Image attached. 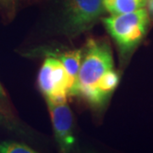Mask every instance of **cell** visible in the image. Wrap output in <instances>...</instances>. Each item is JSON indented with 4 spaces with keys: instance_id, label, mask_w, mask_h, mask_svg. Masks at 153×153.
Instances as JSON below:
<instances>
[{
    "instance_id": "obj_1",
    "label": "cell",
    "mask_w": 153,
    "mask_h": 153,
    "mask_svg": "<svg viewBox=\"0 0 153 153\" xmlns=\"http://www.w3.org/2000/svg\"><path fill=\"white\" fill-rule=\"evenodd\" d=\"M82 60L73 94H80L92 105H100L97 86L102 76L113 69L110 44L105 40L88 39L82 50Z\"/></svg>"
},
{
    "instance_id": "obj_2",
    "label": "cell",
    "mask_w": 153,
    "mask_h": 153,
    "mask_svg": "<svg viewBox=\"0 0 153 153\" xmlns=\"http://www.w3.org/2000/svg\"><path fill=\"white\" fill-rule=\"evenodd\" d=\"M105 27L123 55L128 54L141 42L149 25V12L141 8L133 12L103 18Z\"/></svg>"
},
{
    "instance_id": "obj_3",
    "label": "cell",
    "mask_w": 153,
    "mask_h": 153,
    "mask_svg": "<svg viewBox=\"0 0 153 153\" xmlns=\"http://www.w3.org/2000/svg\"><path fill=\"white\" fill-rule=\"evenodd\" d=\"M102 0H66L61 29L69 38L88 31L104 13Z\"/></svg>"
},
{
    "instance_id": "obj_4",
    "label": "cell",
    "mask_w": 153,
    "mask_h": 153,
    "mask_svg": "<svg viewBox=\"0 0 153 153\" xmlns=\"http://www.w3.org/2000/svg\"><path fill=\"white\" fill-rule=\"evenodd\" d=\"M38 87L45 99H66L73 94L76 82L68 75L59 59L51 55L41 66L38 76Z\"/></svg>"
},
{
    "instance_id": "obj_5",
    "label": "cell",
    "mask_w": 153,
    "mask_h": 153,
    "mask_svg": "<svg viewBox=\"0 0 153 153\" xmlns=\"http://www.w3.org/2000/svg\"><path fill=\"white\" fill-rule=\"evenodd\" d=\"M55 140L61 152H68L75 144L73 117L66 99H46Z\"/></svg>"
},
{
    "instance_id": "obj_6",
    "label": "cell",
    "mask_w": 153,
    "mask_h": 153,
    "mask_svg": "<svg viewBox=\"0 0 153 153\" xmlns=\"http://www.w3.org/2000/svg\"><path fill=\"white\" fill-rule=\"evenodd\" d=\"M102 4L111 15H120L144 8L146 0H102Z\"/></svg>"
},
{
    "instance_id": "obj_7",
    "label": "cell",
    "mask_w": 153,
    "mask_h": 153,
    "mask_svg": "<svg viewBox=\"0 0 153 153\" xmlns=\"http://www.w3.org/2000/svg\"><path fill=\"white\" fill-rule=\"evenodd\" d=\"M82 50L74 49L68 50L63 53L52 54L53 56L61 61L64 67L66 68L68 75L76 82V78L78 75V71L80 69L81 60H82Z\"/></svg>"
},
{
    "instance_id": "obj_8",
    "label": "cell",
    "mask_w": 153,
    "mask_h": 153,
    "mask_svg": "<svg viewBox=\"0 0 153 153\" xmlns=\"http://www.w3.org/2000/svg\"><path fill=\"white\" fill-rule=\"evenodd\" d=\"M36 152L27 145L16 141L0 143V153H35Z\"/></svg>"
},
{
    "instance_id": "obj_9",
    "label": "cell",
    "mask_w": 153,
    "mask_h": 153,
    "mask_svg": "<svg viewBox=\"0 0 153 153\" xmlns=\"http://www.w3.org/2000/svg\"><path fill=\"white\" fill-rule=\"evenodd\" d=\"M0 124L10 130L19 131L18 125L13 116L2 107H0Z\"/></svg>"
},
{
    "instance_id": "obj_10",
    "label": "cell",
    "mask_w": 153,
    "mask_h": 153,
    "mask_svg": "<svg viewBox=\"0 0 153 153\" xmlns=\"http://www.w3.org/2000/svg\"><path fill=\"white\" fill-rule=\"evenodd\" d=\"M148 8V12H150L153 16V0H146V4Z\"/></svg>"
},
{
    "instance_id": "obj_11",
    "label": "cell",
    "mask_w": 153,
    "mask_h": 153,
    "mask_svg": "<svg viewBox=\"0 0 153 153\" xmlns=\"http://www.w3.org/2000/svg\"><path fill=\"white\" fill-rule=\"evenodd\" d=\"M6 96H7V94H6L5 91H4V88H3V86L0 83V100H3V99L6 98Z\"/></svg>"
},
{
    "instance_id": "obj_12",
    "label": "cell",
    "mask_w": 153,
    "mask_h": 153,
    "mask_svg": "<svg viewBox=\"0 0 153 153\" xmlns=\"http://www.w3.org/2000/svg\"><path fill=\"white\" fill-rule=\"evenodd\" d=\"M0 1L4 4H10L14 0H0Z\"/></svg>"
}]
</instances>
